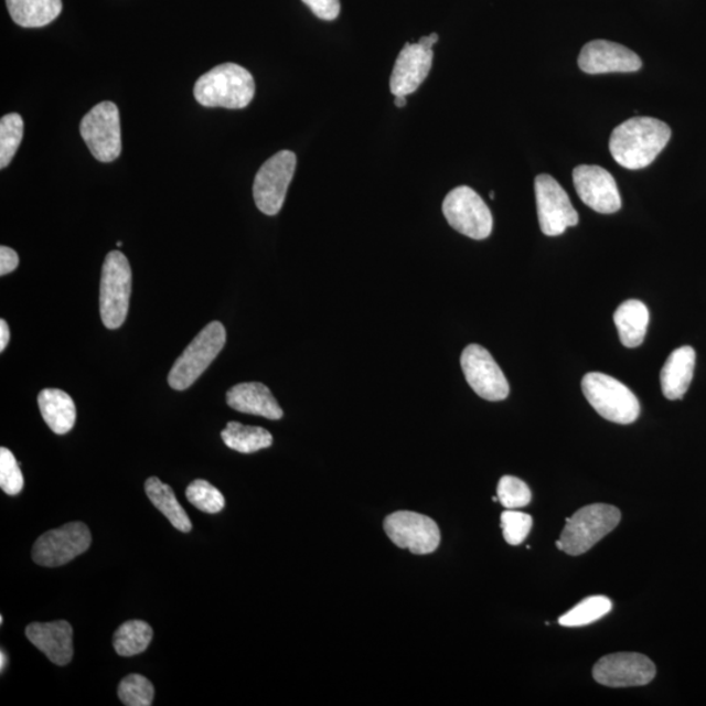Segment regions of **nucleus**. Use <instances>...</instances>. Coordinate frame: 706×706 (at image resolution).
I'll list each match as a JSON object with an SVG mask.
<instances>
[{"mask_svg": "<svg viewBox=\"0 0 706 706\" xmlns=\"http://www.w3.org/2000/svg\"><path fill=\"white\" fill-rule=\"evenodd\" d=\"M585 74L635 73L642 67L640 56L630 49L606 40L589 42L578 56Z\"/></svg>", "mask_w": 706, "mask_h": 706, "instance_id": "obj_16", "label": "nucleus"}, {"mask_svg": "<svg viewBox=\"0 0 706 706\" xmlns=\"http://www.w3.org/2000/svg\"><path fill=\"white\" fill-rule=\"evenodd\" d=\"M186 498L190 504L203 513L216 514L221 513L225 507L223 493L208 483L207 480H194L188 486Z\"/></svg>", "mask_w": 706, "mask_h": 706, "instance_id": "obj_29", "label": "nucleus"}, {"mask_svg": "<svg viewBox=\"0 0 706 706\" xmlns=\"http://www.w3.org/2000/svg\"><path fill=\"white\" fill-rule=\"evenodd\" d=\"M612 609L611 600L603 596L589 597L559 619L563 627H584L595 623Z\"/></svg>", "mask_w": 706, "mask_h": 706, "instance_id": "obj_27", "label": "nucleus"}, {"mask_svg": "<svg viewBox=\"0 0 706 706\" xmlns=\"http://www.w3.org/2000/svg\"><path fill=\"white\" fill-rule=\"evenodd\" d=\"M318 19L333 21L341 13V0H302Z\"/></svg>", "mask_w": 706, "mask_h": 706, "instance_id": "obj_34", "label": "nucleus"}, {"mask_svg": "<svg viewBox=\"0 0 706 706\" xmlns=\"http://www.w3.org/2000/svg\"><path fill=\"white\" fill-rule=\"evenodd\" d=\"M19 266L18 253L9 246L0 247V275H6L15 271Z\"/></svg>", "mask_w": 706, "mask_h": 706, "instance_id": "obj_35", "label": "nucleus"}, {"mask_svg": "<svg viewBox=\"0 0 706 706\" xmlns=\"http://www.w3.org/2000/svg\"><path fill=\"white\" fill-rule=\"evenodd\" d=\"M7 665V655L4 653V651L0 652V671H4V667Z\"/></svg>", "mask_w": 706, "mask_h": 706, "instance_id": "obj_39", "label": "nucleus"}, {"mask_svg": "<svg viewBox=\"0 0 706 706\" xmlns=\"http://www.w3.org/2000/svg\"><path fill=\"white\" fill-rule=\"evenodd\" d=\"M556 547L559 548L560 550H563V543L561 541H557L556 542Z\"/></svg>", "mask_w": 706, "mask_h": 706, "instance_id": "obj_40", "label": "nucleus"}, {"mask_svg": "<svg viewBox=\"0 0 706 706\" xmlns=\"http://www.w3.org/2000/svg\"><path fill=\"white\" fill-rule=\"evenodd\" d=\"M132 274L129 260L118 250L105 258L100 286V313L105 328H121L129 313Z\"/></svg>", "mask_w": 706, "mask_h": 706, "instance_id": "obj_6", "label": "nucleus"}, {"mask_svg": "<svg viewBox=\"0 0 706 706\" xmlns=\"http://www.w3.org/2000/svg\"><path fill=\"white\" fill-rule=\"evenodd\" d=\"M621 513L617 506L592 504L577 511L567 520L561 533L563 550L570 556L588 553L599 541L617 528Z\"/></svg>", "mask_w": 706, "mask_h": 706, "instance_id": "obj_4", "label": "nucleus"}, {"mask_svg": "<svg viewBox=\"0 0 706 706\" xmlns=\"http://www.w3.org/2000/svg\"><path fill=\"white\" fill-rule=\"evenodd\" d=\"M384 527L395 546L411 550L415 555L432 554L440 546V528L427 515L395 512L386 517Z\"/></svg>", "mask_w": 706, "mask_h": 706, "instance_id": "obj_11", "label": "nucleus"}, {"mask_svg": "<svg viewBox=\"0 0 706 706\" xmlns=\"http://www.w3.org/2000/svg\"><path fill=\"white\" fill-rule=\"evenodd\" d=\"M42 418L56 435H66L74 428L76 407L73 398L60 388H45L39 395Z\"/></svg>", "mask_w": 706, "mask_h": 706, "instance_id": "obj_21", "label": "nucleus"}, {"mask_svg": "<svg viewBox=\"0 0 706 706\" xmlns=\"http://www.w3.org/2000/svg\"><path fill=\"white\" fill-rule=\"evenodd\" d=\"M437 41H439V34L437 33H432L430 35H424V38L419 40L420 44L426 45L428 47H434Z\"/></svg>", "mask_w": 706, "mask_h": 706, "instance_id": "obj_37", "label": "nucleus"}, {"mask_svg": "<svg viewBox=\"0 0 706 706\" xmlns=\"http://www.w3.org/2000/svg\"><path fill=\"white\" fill-rule=\"evenodd\" d=\"M620 342L628 349H635L644 342L649 327V310L644 302L627 300L613 314Z\"/></svg>", "mask_w": 706, "mask_h": 706, "instance_id": "obj_22", "label": "nucleus"}, {"mask_svg": "<svg viewBox=\"0 0 706 706\" xmlns=\"http://www.w3.org/2000/svg\"><path fill=\"white\" fill-rule=\"evenodd\" d=\"M24 136V122L18 113H10L0 121V168L10 165Z\"/></svg>", "mask_w": 706, "mask_h": 706, "instance_id": "obj_28", "label": "nucleus"}, {"mask_svg": "<svg viewBox=\"0 0 706 706\" xmlns=\"http://www.w3.org/2000/svg\"><path fill=\"white\" fill-rule=\"evenodd\" d=\"M13 21L23 28H41L61 15L62 0H6Z\"/></svg>", "mask_w": 706, "mask_h": 706, "instance_id": "obj_23", "label": "nucleus"}, {"mask_svg": "<svg viewBox=\"0 0 706 706\" xmlns=\"http://www.w3.org/2000/svg\"><path fill=\"white\" fill-rule=\"evenodd\" d=\"M118 697L127 706H150L153 704L154 687L143 675H127L119 683Z\"/></svg>", "mask_w": 706, "mask_h": 706, "instance_id": "obj_30", "label": "nucleus"}, {"mask_svg": "<svg viewBox=\"0 0 706 706\" xmlns=\"http://www.w3.org/2000/svg\"><path fill=\"white\" fill-rule=\"evenodd\" d=\"M655 674L654 663L639 653L606 655L592 668L596 682L612 688L646 686Z\"/></svg>", "mask_w": 706, "mask_h": 706, "instance_id": "obj_14", "label": "nucleus"}, {"mask_svg": "<svg viewBox=\"0 0 706 706\" xmlns=\"http://www.w3.org/2000/svg\"><path fill=\"white\" fill-rule=\"evenodd\" d=\"M585 398L603 419L632 424L639 419L640 402L630 387L609 374L591 372L582 378Z\"/></svg>", "mask_w": 706, "mask_h": 706, "instance_id": "obj_3", "label": "nucleus"}, {"mask_svg": "<svg viewBox=\"0 0 706 706\" xmlns=\"http://www.w3.org/2000/svg\"><path fill=\"white\" fill-rule=\"evenodd\" d=\"M434 49L416 42L407 44L395 62L391 77V90L394 96H408L418 90L426 82L432 68Z\"/></svg>", "mask_w": 706, "mask_h": 706, "instance_id": "obj_17", "label": "nucleus"}, {"mask_svg": "<svg viewBox=\"0 0 706 706\" xmlns=\"http://www.w3.org/2000/svg\"><path fill=\"white\" fill-rule=\"evenodd\" d=\"M10 342V328L4 320L0 321V351H4Z\"/></svg>", "mask_w": 706, "mask_h": 706, "instance_id": "obj_36", "label": "nucleus"}, {"mask_svg": "<svg viewBox=\"0 0 706 706\" xmlns=\"http://www.w3.org/2000/svg\"><path fill=\"white\" fill-rule=\"evenodd\" d=\"M227 342V333L222 322L207 324L194 341L188 345L182 355L175 360L168 383L174 391H186L194 385L204 371L214 362Z\"/></svg>", "mask_w": 706, "mask_h": 706, "instance_id": "obj_5", "label": "nucleus"}, {"mask_svg": "<svg viewBox=\"0 0 706 706\" xmlns=\"http://www.w3.org/2000/svg\"><path fill=\"white\" fill-rule=\"evenodd\" d=\"M395 97V106H397V108H405V106L407 105V96H394Z\"/></svg>", "mask_w": 706, "mask_h": 706, "instance_id": "obj_38", "label": "nucleus"}, {"mask_svg": "<svg viewBox=\"0 0 706 706\" xmlns=\"http://www.w3.org/2000/svg\"><path fill=\"white\" fill-rule=\"evenodd\" d=\"M146 493L151 503L165 515L171 524L182 533L192 532V521L176 500L171 485L162 483L159 478L147 479Z\"/></svg>", "mask_w": 706, "mask_h": 706, "instance_id": "obj_24", "label": "nucleus"}, {"mask_svg": "<svg viewBox=\"0 0 706 706\" xmlns=\"http://www.w3.org/2000/svg\"><path fill=\"white\" fill-rule=\"evenodd\" d=\"M89 528L83 522H69L65 526L51 530L35 541L32 557L41 567L56 568L73 561L90 547Z\"/></svg>", "mask_w": 706, "mask_h": 706, "instance_id": "obj_10", "label": "nucleus"}, {"mask_svg": "<svg viewBox=\"0 0 706 706\" xmlns=\"http://www.w3.org/2000/svg\"><path fill=\"white\" fill-rule=\"evenodd\" d=\"M490 197H491L492 201L494 200V193L493 192L490 194Z\"/></svg>", "mask_w": 706, "mask_h": 706, "instance_id": "obj_42", "label": "nucleus"}, {"mask_svg": "<svg viewBox=\"0 0 706 706\" xmlns=\"http://www.w3.org/2000/svg\"><path fill=\"white\" fill-rule=\"evenodd\" d=\"M670 138L668 125L660 119L634 117L612 131L610 152L619 165L630 171H639L659 158Z\"/></svg>", "mask_w": 706, "mask_h": 706, "instance_id": "obj_1", "label": "nucleus"}, {"mask_svg": "<svg viewBox=\"0 0 706 706\" xmlns=\"http://www.w3.org/2000/svg\"><path fill=\"white\" fill-rule=\"evenodd\" d=\"M152 638L153 631L150 624L143 620H130L118 628L113 638V645L118 655L133 656L145 653Z\"/></svg>", "mask_w": 706, "mask_h": 706, "instance_id": "obj_26", "label": "nucleus"}, {"mask_svg": "<svg viewBox=\"0 0 706 706\" xmlns=\"http://www.w3.org/2000/svg\"><path fill=\"white\" fill-rule=\"evenodd\" d=\"M26 639L44 653L54 665L66 666L74 656L73 627L66 620L52 623H32L26 627Z\"/></svg>", "mask_w": 706, "mask_h": 706, "instance_id": "obj_18", "label": "nucleus"}, {"mask_svg": "<svg viewBox=\"0 0 706 706\" xmlns=\"http://www.w3.org/2000/svg\"><path fill=\"white\" fill-rule=\"evenodd\" d=\"M461 366L466 381L480 398L499 402L510 395V383L503 371L482 345H468L462 352Z\"/></svg>", "mask_w": 706, "mask_h": 706, "instance_id": "obj_13", "label": "nucleus"}, {"mask_svg": "<svg viewBox=\"0 0 706 706\" xmlns=\"http://www.w3.org/2000/svg\"><path fill=\"white\" fill-rule=\"evenodd\" d=\"M442 212L451 228L472 239L491 236L493 217L489 206L475 190L459 186L445 197Z\"/></svg>", "mask_w": 706, "mask_h": 706, "instance_id": "obj_7", "label": "nucleus"}, {"mask_svg": "<svg viewBox=\"0 0 706 706\" xmlns=\"http://www.w3.org/2000/svg\"><path fill=\"white\" fill-rule=\"evenodd\" d=\"M578 196L586 206L599 214H616L621 208V197L616 179L598 165H580L574 171Z\"/></svg>", "mask_w": 706, "mask_h": 706, "instance_id": "obj_15", "label": "nucleus"}, {"mask_svg": "<svg viewBox=\"0 0 706 706\" xmlns=\"http://www.w3.org/2000/svg\"><path fill=\"white\" fill-rule=\"evenodd\" d=\"M498 498L506 510H520V507L527 506L532 501L533 494L530 491L528 485L515 477H503L500 479L498 485Z\"/></svg>", "mask_w": 706, "mask_h": 706, "instance_id": "obj_31", "label": "nucleus"}, {"mask_svg": "<svg viewBox=\"0 0 706 706\" xmlns=\"http://www.w3.org/2000/svg\"><path fill=\"white\" fill-rule=\"evenodd\" d=\"M298 158L291 151H280L260 167L254 180L253 195L257 207L265 215L274 216L285 204Z\"/></svg>", "mask_w": 706, "mask_h": 706, "instance_id": "obj_9", "label": "nucleus"}, {"mask_svg": "<svg viewBox=\"0 0 706 706\" xmlns=\"http://www.w3.org/2000/svg\"><path fill=\"white\" fill-rule=\"evenodd\" d=\"M81 136L98 161L118 159L122 151V137L117 105L104 101L89 110L81 124Z\"/></svg>", "mask_w": 706, "mask_h": 706, "instance_id": "obj_8", "label": "nucleus"}, {"mask_svg": "<svg viewBox=\"0 0 706 706\" xmlns=\"http://www.w3.org/2000/svg\"><path fill=\"white\" fill-rule=\"evenodd\" d=\"M222 439L229 449L244 454L256 453L272 445V435L265 428L244 426L237 421L227 424L222 432Z\"/></svg>", "mask_w": 706, "mask_h": 706, "instance_id": "obj_25", "label": "nucleus"}, {"mask_svg": "<svg viewBox=\"0 0 706 706\" xmlns=\"http://www.w3.org/2000/svg\"><path fill=\"white\" fill-rule=\"evenodd\" d=\"M227 404L238 413L263 416L270 420L282 418V409L266 385L244 383L229 388Z\"/></svg>", "mask_w": 706, "mask_h": 706, "instance_id": "obj_19", "label": "nucleus"}, {"mask_svg": "<svg viewBox=\"0 0 706 706\" xmlns=\"http://www.w3.org/2000/svg\"><path fill=\"white\" fill-rule=\"evenodd\" d=\"M256 94V83L246 68L224 63L195 83V100L207 108L244 109Z\"/></svg>", "mask_w": 706, "mask_h": 706, "instance_id": "obj_2", "label": "nucleus"}, {"mask_svg": "<svg viewBox=\"0 0 706 706\" xmlns=\"http://www.w3.org/2000/svg\"><path fill=\"white\" fill-rule=\"evenodd\" d=\"M696 352L689 345L675 350L661 371L662 393L670 400L683 399L694 378Z\"/></svg>", "mask_w": 706, "mask_h": 706, "instance_id": "obj_20", "label": "nucleus"}, {"mask_svg": "<svg viewBox=\"0 0 706 706\" xmlns=\"http://www.w3.org/2000/svg\"><path fill=\"white\" fill-rule=\"evenodd\" d=\"M501 528L507 545L520 546L524 543L533 528L532 515L506 510L501 514Z\"/></svg>", "mask_w": 706, "mask_h": 706, "instance_id": "obj_32", "label": "nucleus"}, {"mask_svg": "<svg viewBox=\"0 0 706 706\" xmlns=\"http://www.w3.org/2000/svg\"><path fill=\"white\" fill-rule=\"evenodd\" d=\"M122 245H124V243H122V242H118V243H117V246H118V247H121Z\"/></svg>", "mask_w": 706, "mask_h": 706, "instance_id": "obj_41", "label": "nucleus"}, {"mask_svg": "<svg viewBox=\"0 0 706 706\" xmlns=\"http://www.w3.org/2000/svg\"><path fill=\"white\" fill-rule=\"evenodd\" d=\"M0 486L10 496H17L24 489V477L12 451L0 449Z\"/></svg>", "mask_w": 706, "mask_h": 706, "instance_id": "obj_33", "label": "nucleus"}, {"mask_svg": "<svg viewBox=\"0 0 706 706\" xmlns=\"http://www.w3.org/2000/svg\"><path fill=\"white\" fill-rule=\"evenodd\" d=\"M534 186L541 231L546 236H560L567 228L576 227L577 211L554 176L541 174L536 176Z\"/></svg>", "mask_w": 706, "mask_h": 706, "instance_id": "obj_12", "label": "nucleus"}]
</instances>
